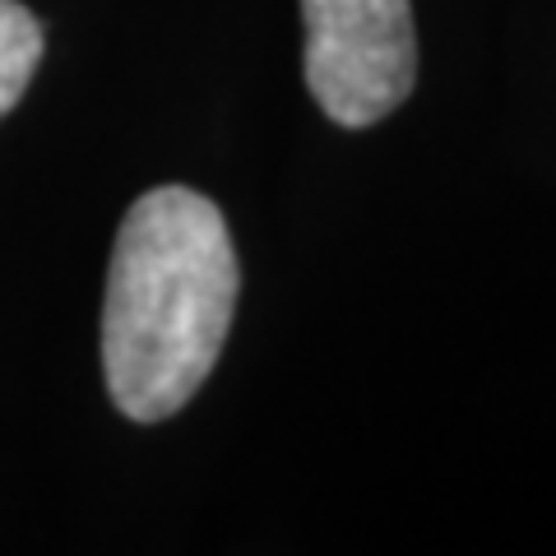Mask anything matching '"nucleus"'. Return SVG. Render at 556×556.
Returning <instances> with one entry per match:
<instances>
[{"instance_id":"f257e3e1","label":"nucleus","mask_w":556,"mask_h":556,"mask_svg":"<svg viewBox=\"0 0 556 556\" xmlns=\"http://www.w3.org/2000/svg\"><path fill=\"white\" fill-rule=\"evenodd\" d=\"M237 288V251L214 200L159 186L130 204L102 302V376L130 422H163L190 404L232 329Z\"/></svg>"},{"instance_id":"f03ea898","label":"nucleus","mask_w":556,"mask_h":556,"mask_svg":"<svg viewBox=\"0 0 556 556\" xmlns=\"http://www.w3.org/2000/svg\"><path fill=\"white\" fill-rule=\"evenodd\" d=\"M306 84L348 130L376 126L413 93L417 33L408 0H302Z\"/></svg>"},{"instance_id":"7ed1b4c3","label":"nucleus","mask_w":556,"mask_h":556,"mask_svg":"<svg viewBox=\"0 0 556 556\" xmlns=\"http://www.w3.org/2000/svg\"><path fill=\"white\" fill-rule=\"evenodd\" d=\"M38 61H42V24L20 0H0V116L20 108Z\"/></svg>"}]
</instances>
